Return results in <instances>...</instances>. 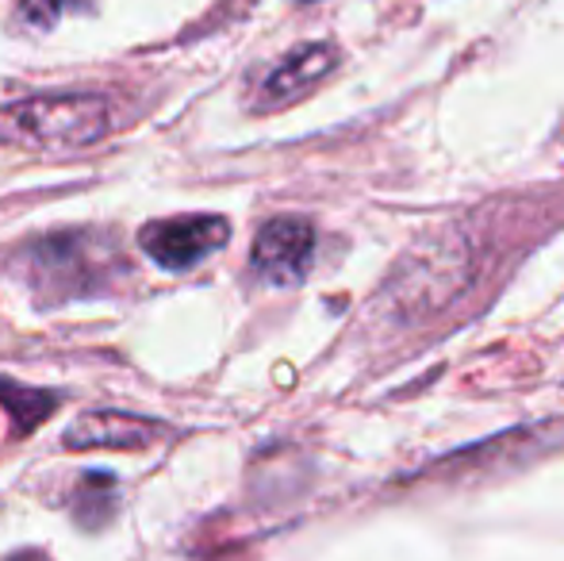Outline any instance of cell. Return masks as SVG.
Listing matches in <instances>:
<instances>
[{
	"mask_svg": "<svg viewBox=\"0 0 564 561\" xmlns=\"http://www.w3.org/2000/svg\"><path fill=\"white\" fill-rule=\"evenodd\" d=\"M315 258V231L307 219L281 216L269 219L253 239V270L261 273L269 284H300L312 270Z\"/></svg>",
	"mask_w": 564,
	"mask_h": 561,
	"instance_id": "3957f363",
	"label": "cell"
},
{
	"mask_svg": "<svg viewBox=\"0 0 564 561\" xmlns=\"http://www.w3.org/2000/svg\"><path fill=\"white\" fill-rule=\"evenodd\" d=\"M0 408L12 420V434H28L58 412V392L28 389V385L12 381V377H0Z\"/></svg>",
	"mask_w": 564,
	"mask_h": 561,
	"instance_id": "8992f818",
	"label": "cell"
},
{
	"mask_svg": "<svg viewBox=\"0 0 564 561\" xmlns=\"http://www.w3.org/2000/svg\"><path fill=\"white\" fill-rule=\"evenodd\" d=\"M230 239V224L224 216H181L147 224L139 235V247L150 262H158L170 273H185L212 258Z\"/></svg>",
	"mask_w": 564,
	"mask_h": 561,
	"instance_id": "7a4b0ae2",
	"label": "cell"
},
{
	"mask_svg": "<svg viewBox=\"0 0 564 561\" xmlns=\"http://www.w3.org/2000/svg\"><path fill=\"white\" fill-rule=\"evenodd\" d=\"M82 0H23L20 4V20L28 28H39V31H51L69 8H77Z\"/></svg>",
	"mask_w": 564,
	"mask_h": 561,
	"instance_id": "ba28073f",
	"label": "cell"
},
{
	"mask_svg": "<svg viewBox=\"0 0 564 561\" xmlns=\"http://www.w3.org/2000/svg\"><path fill=\"white\" fill-rule=\"evenodd\" d=\"M338 66V46L330 43H304L296 51H289L269 77L258 85V100H253V112H276V108L296 105L304 93H312L330 69Z\"/></svg>",
	"mask_w": 564,
	"mask_h": 561,
	"instance_id": "277c9868",
	"label": "cell"
},
{
	"mask_svg": "<svg viewBox=\"0 0 564 561\" xmlns=\"http://www.w3.org/2000/svg\"><path fill=\"white\" fill-rule=\"evenodd\" d=\"M165 434L162 423L123 412H89L66 431L69 450H147Z\"/></svg>",
	"mask_w": 564,
	"mask_h": 561,
	"instance_id": "5b68a950",
	"label": "cell"
},
{
	"mask_svg": "<svg viewBox=\"0 0 564 561\" xmlns=\"http://www.w3.org/2000/svg\"><path fill=\"white\" fill-rule=\"evenodd\" d=\"M112 128V100L97 93H51L0 105V142L20 150H82Z\"/></svg>",
	"mask_w": 564,
	"mask_h": 561,
	"instance_id": "6da1fadb",
	"label": "cell"
},
{
	"mask_svg": "<svg viewBox=\"0 0 564 561\" xmlns=\"http://www.w3.org/2000/svg\"><path fill=\"white\" fill-rule=\"evenodd\" d=\"M8 561H46L43 554H35V550H20V554H12Z\"/></svg>",
	"mask_w": 564,
	"mask_h": 561,
	"instance_id": "9c48e42d",
	"label": "cell"
},
{
	"mask_svg": "<svg viewBox=\"0 0 564 561\" xmlns=\"http://www.w3.org/2000/svg\"><path fill=\"white\" fill-rule=\"evenodd\" d=\"M116 504H119V493H116L112 473H85L82 485H77V496H74L77 524L97 531V527H105L108 519L116 516Z\"/></svg>",
	"mask_w": 564,
	"mask_h": 561,
	"instance_id": "52a82bcc",
	"label": "cell"
}]
</instances>
